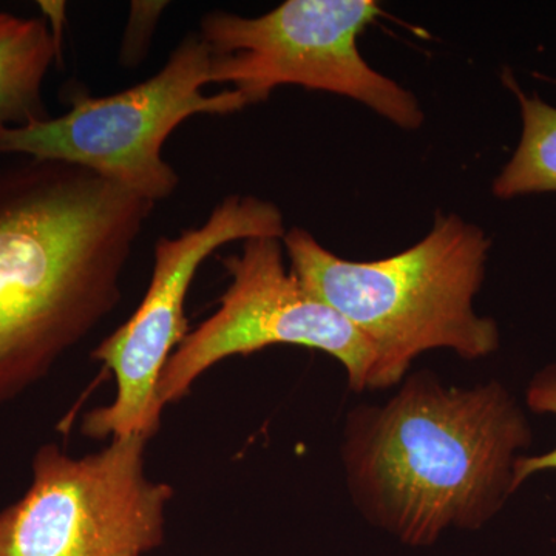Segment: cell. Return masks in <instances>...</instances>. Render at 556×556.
<instances>
[{
    "label": "cell",
    "mask_w": 556,
    "mask_h": 556,
    "mask_svg": "<svg viewBox=\"0 0 556 556\" xmlns=\"http://www.w3.org/2000/svg\"><path fill=\"white\" fill-rule=\"evenodd\" d=\"M153 208L72 164L0 170V407L115 309Z\"/></svg>",
    "instance_id": "6da1fadb"
},
{
    "label": "cell",
    "mask_w": 556,
    "mask_h": 556,
    "mask_svg": "<svg viewBox=\"0 0 556 556\" xmlns=\"http://www.w3.org/2000/svg\"><path fill=\"white\" fill-rule=\"evenodd\" d=\"M532 439L517 397L497 380L456 388L416 372L386 404L348 415V492L372 526L431 546L448 529L478 530L500 514Z\"/></svg>",
    "instance_id": "7a4b0ae2"
},
{
    "label": "cell",
    "mask_w": 556,
    "mask_h": 556,
    "mask_svg": "<svg viewBox=\"0 0 556 556\" xmlns=\"http://www.w3.org/2000/svg\"><path fill=\"white\" fill-rule=\"evenodd\" d=\"M281 241L303 287L371 345V391L401 383L427 351L478 361L500 348L496 321L475 309L492 240L459 215L438 214L422 240L372 262L339 257L303 228L288 229Z\"/></svg>",
    "instance_id": "3957f363"
},
{
    "label": "cell",
    "mask_w": 556,
    "mask_h": 556,
    "mask_svg": "<svg viewBox=\"0 0 556 556\" xmlns=\"http://www.w3.org/2000/svg\"><path fill=\"white\" fill-rule=\"evenodd\" d=\"M211 50L190 33L164 67L118 93L68 91V112L0 131V155L72 164L156 204L174 195L179 177L163 159L167 138L197 115L247 109L237 91L206 94Z\"/></svg>",
    "instance_id": "277c9868"
},
{
    "label": "cell",
    "mask_w": 556,
    "mask_h": 556,
    "mask_svg": "<svg viewBox=\"0 0 556 556\" xmlns=\"http://www.w3.org/2000/svg\"><path fill=\"white\" fill-rule=\"evenodd\" d=\"M380 14L375 0H287L255 17L212 11L199 31L211 50V83L228 84L248 108L281 86L339 94L417 130L426 115L415 94L358 50V38Z\"/></svg>",
    "instance_id": "5b68a950"
},
{
    "label": "cell",
    "mask_w": 556,
    "mask_h": 556,
    "mask_svg": "<svg viewBox=\"0 0 556 556\" xmlns=\"http://www.w3.org/2000/svg\"><path fill=\"white\" fill-rule=\"evenodd\" d=\"M149 439H110L79 459L46 445L30 489L0 511V556H144L164 540L174 489L150 481Z\"/></svg>",
    "instance_id": "8992f818"
},
{
    "label": "cell",
    "mask_w": 556,
    "mask_h": 556,
    "mask_svg": "<svg viewBox=\"0 0 556 556\" xmlns=\"http://www.w3.org/2000/svg\"><path fill=\"white\" fill-rule=\"evenodd\" d=\"M283 212L273 201L232 193L212 208L203 225L161 237L153 249L148 291L137 311L97 350L93 357L112 371V404L84 417L83 433L94 439L150 438L160 430L163 404L161 372L189 334L186 298L197 270L212 254L252 237L287 233Z\"/></svg>",
    "instance_id": "52a82bcc"
},
{
    "label": "cell",
    "mask_w": 556,
    "mask_h": 556,
    "mask_svg": "<svg viewBox=\"0 0 556 556\" xmlns=\"http://www.w3.org/2000/svg\"><path fill=\"white\" fill-rule=\"evenodd\" d=\"M283 239L252 237L219 258L229 287L218 309L179 343L161 372V404L189 393L201 375L232 356L274 345L321 351L345 369L354 393L371 390L375 351L345 318L303 287L285 260Z\"/></svg>",
    "instance_id": "ba28073f"
},
{
    "label": "cell",
    "mask_w": 556,
    "mask_h": 556,
    "mask_svg": "<svg viewBox=\"0 0 556 556\" xmlns=\"http://www.w3.org/2000/svg\"><path fill=\"white\" fill-rule=\"evenodd\" d=\"M60 54L46 21L0 11V131L49 116L42 86Z\"/></svg>",
    "instance_id": "9c48e42d"
},
{
    "label": "cell",
    "mask_w": 556,
    "mask_h": 556,
    "mask_svg": "<svg viewBox=\"0 0 556 556\" xmlns=\"http://www.w3.org/2000/svg\"><path fill=\"white\" fill-rule=\"evenodd\" d=\"M506 84L518 98L522 131L510 161L493 181L496 199L556 193V108L538 94H526L511 76Z\"/></svg>",
    "instance_id": "30bf717a"
},
{
    "label": "cell",
    "mask_w": 556,
    "mask_h": 556,
    "mask_svg": "<svg viewBox=\"0 0 556 556\" xmlns=\"http://www.w3.org/2000/svg\"><path fill=\"white\" fill-rule=\"evenodd\" d=\"M526 404L536 415L556 416V362L541 368L530 379L526 391ZM551 470H556V447L541 455L519 456L514 468L515 492L527 479Z\"/></svg>",
    "instance_id": "8fae6325"
},
{
    "label": "cell",
    "mask_w": 556,
    "mask_h": 556,
    "mask_svg": "<svg viewBox=\"0 0 556 556\" xmlns=\"http://www.w3.org/2000/svg\"><path fill=\"white\" fill-rule=\"evenodd\" d=\"M166 7L167 2L131 3L129 24L124 33L119 54L121 62L126 67H134L144 60L150 39Z\"/></svg>",
    "instance_id": "7c38bea8"
}]
</instances>
